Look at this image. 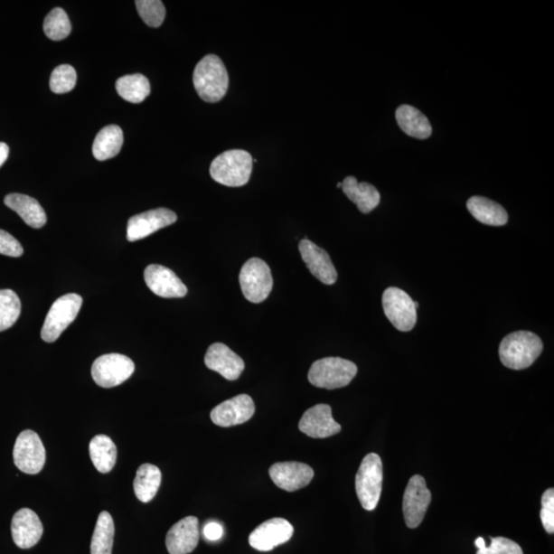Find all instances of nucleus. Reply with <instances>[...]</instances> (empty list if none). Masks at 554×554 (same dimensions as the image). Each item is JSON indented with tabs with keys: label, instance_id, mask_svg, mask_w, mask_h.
<instances>
[{
	"label": "nucleus",
	"instance_id": "20e7f679",
	"mask_svg": "<svg viewBox=\"0 0 554 554\" xmlns=\"http://www.w3.org/2000/svg\"><path fill=\"white\" fill-rule=\"evenodd\" d=\"M358 374V367L351 361L341 358H325L313 363L308 380L318 389H343Z\"/></svg>",
	"mask_w": 554,
	"mask_h": 554
},
{
	"label": "nucleus",
	"instance_id": "c85d7f7f",
	"mask_svg": "<svg viewBox=\"0 0 554 554\" xmlns=\"http://www.w3.org/2000/svg\"><path fill=\"white\" fill-rule=\"evenodd\" d=\"M116 87L121 98L134 104L142 103L151 92L148 79L139 73L126 75L118 79Z\"/></svg>",
	"mask_w": 554,
	"mask_h": 554
},
{
	"label": "nucleus",
	"instance_id": "bb28decb",
	"mask_svg": "<svg viewBox=\"0 0 554 554\" xmlns=\"http://www.w3.org/2000/svg\"><path fill=\"white\" fill-rule=\"evenodd\" d=\"M89 456L98 472L108 474L116 466L117 446L109 437L99 435L90 440Z\"/></svg>",
	"mask_w": 554,
	"mask_h": 554
},
{
	"label": "nucleus",
	"instance_id": "412c9836",
	"mask_svg": "<svg viewBox=\"0 0 554 554\" xmlns=\"http://www.w3.org/2000/svg\"><path fill=\"white\" fill-rule=\"evenodd\" d=\"M11 529L14 542L22 549L33 548L43 534L39 515L29 508H22L14 515Z\"/></svg>",
	"mask_w": 554,
	"mask_h": 554
},
{
	"label": "nucleus",
	"instance_id": "393cba45",
	"mask_svg": "<svg viewBox=\"0 0 554 554\" xmlns=\"http://www.w3.org/2000/svg\"><path fill=\"white\" fill-rule=\"evenodd\" d=\"M467 209L477 221L485 225L503 226L508 221L505 209L487 197L473 196L467 202Z\"/></svg>",
	"mask_w": 554,
	"mask_h": 554
},
{
	"label": "nucleus",
	"instance_id": "7c9ffc66",
	"mask_svg": "<svg viewBox=\"0 0 554 554\" xmlns=\"http://www.w3.org/2000/svg\"><path fill=\"white\" fill-rule=\"evenodd\" d=\"M43 32L50 40L59 42L65 40L71 33V23L66 12L56 7L44 19Z\"/></svg>",
	"mask_w": 554,
	"mask_h": 554
},
{
	"label": "nucleus",
	"instance_id": "c9c22d12",
	"mask_svg": "<svg viewBox=\"0 0 554 554\" xmlns=\"http://www.w3.org/2000/svg\"><path fill=\"white\" fill-rule=\"evenodd\" d=\"M540 518L546 532H554V490L549 489L542 496Z\"/></svg>",
	"mask_w": 554,
	"mask_h": 554
},
{
	"label": "nucleus",
	"instance_id": "5701e85b",
	"mask_svg": "<svg viewBox=\"0 0 554 554\" xmlns=\"http://www.w3.org/2000/svg\"><path fill=\"white\" fill-rule=\"evenodd\" d=\"M341 188L343 189L348 199L358 206L362 214H369L380 203V193L376 187L366 182L359 183L355 177L345 178Z\"/></svg>",
	"mask_w": 554,
	"mask_h": 554
},
{
	"label": "nucleus",
	"instance_id": "aec40b11",
	"mask_svg": "<svg viewBox=\"0 0 554 554\" xmlns=\"http://www.w3.org/2000/svg\"><path fill=\"white\" fill-rule=\"evenodd\" d=\"M200 541V522L195 516H187L170 529L165 538L170 554L192 553Z\"/></svg>",
	"mask_w": 554,
	"mask_h": 554
},
{
	"label": "nucleus",
	"instance_id": "f8f14e48",
	"mask_svg": "<svg viewBox=\"0 0 554 554\" xmlns=\"http://www.w3.org/2000/svg\"><path fill=\"white\" fill-rule=\"evenodd\" d=\"M177 219V215L173 211L164 208L142 212L128 220L127 239L131 242L146 239L174 224Z\"/></svg>",
	"mask_w": 554,
	"mask_h": 554
},
{
	"label": "nucleus",
	"instance_id": "dca6fc26",
	"mask_svg": "<svg viewBox=\"0 0 554 554\" xmlns=\"http://www.w3.org/2000/svg\"><path fill=\"white\" fill-rule=\"evenodd\" d=\"M144 278L150 291L163 298H182L187 295V286L173 270L162 265H149Z\"/></svg>",
	"mask_w": 554,
	"mask_h": 554
},
{
	"label": "nucleus",
	"instance_id": "473e14b6",
	"mask_svg": "<svg viewBox=\"0 0 554 554\" xmlns=\"http://www.w3.org/2000/svg\"><path fill=\"white\" fill-rule=\"evenodd\" d=\"M77 71L71 65H60L52 72L50 88L52 93L66 94L71 92L77 85Z\"/></svg>",
	"mask_w": 554,
	"mask_h": 554
},
{
	"label": "nucleus",
	"instance_id": "39448f33",
	"mask_svg": "<svg viewBox=\"0 0 554 554\" xmlns=\"http://www.w3.org/2000/svg\"><path fill=\"white\" fill-rule=\"evenodd\" d=\"M383 485V465L375 453L367 455L355 477V489L364 510L374 511L380 500Z\"/></svg>",
	"mask_w": 554,
	"mask_h": 554
},
{
	"label": "nucleus",
	"instance_id": "ea45409f",
	"mask_svg": "<svg viewBox=\"0 0 554 554\" xmlns=\"http://www.w3.org/2000/svg\"><path fill=\"white\" fill-rule=\"evenodd\" d=\"M337 187H338V188L343 187V183H338Z\"/></svg>",
	"mask_w": 554,
	"mask_h": 554
},
{
	"label": "nucleus",
	"instance_id": "6ab92c4d",
	"mask_svg": "<svg viewBox=\"0 0 554 554\" xmlns=\"http://www.w3.org/2000/svg\"><path fill=\"white\" fill-rule=\"evenodd\" d=\"M204 363L210 370L217 371L230 381L238 380L245 370V362L223 343H215L209 347L204 356Z\"/></svg>",
	"mask_w": 554,
	"mask_h": 554
},
{
	"label": "nucleus",
	"instance_id": "f704fd0d",
	"mask_svg": "<svg viewBox=\"0 0 554 554\" xmlns=\"http://www.w3.org/2000/svg\"><path fill=\"white\" fill-rule=\"evenodd\" d=\"M491 544L487 546L484 539L477 538L474 544L478 549L476 554H523L518 543L504 537L490 538Z\"/></svg>",
	"mask_w": 554,
	"mask_h": 554
},
{
	"label": "nucleus",
	"instance_id": "423d86ee",
	"mask_svg": "<svg viewBox=\"0 0 554 554\" xmlns=\"http://www.w3.org/2000/svg\"><path fill=\"white\" fill-rule=\"evenodd\" d=\"M82 298L78 294H67L52 305L42 330L45 343H55L80 314Z\"/></svg>",
	"mask_w": 554,
	"mask_h": 554
},
{
	"label": "nucleus",
	"instance_id": "a878e982",
	"mask_svg": "<svg viewBox=\"0 0 554 554\" xmlns=\"http://www.w3.org/2000/svg\"><path fill=\"white\" fill-rule=\"evenodd\" d=\"M124 144V133L118 126H108L98 133L93 144V155L98 161H108L119 154Z\"/></svg>",
	"mask_w": 554,
	"mask_h": 554
},
{
	"label": "nucleus",
	"instance_id": "4be33fe9",
	"mask_svg": "<svg viewBox=\"0 0 554 554\" xmlns=\"http://www.w3.org/2000/svg\"><path fill=\"white\" fill-rule=\"evenodd\" d=\"M6 207L17 212L28 226L40 230L47 223V215L41 203L33 197L20 193L5 196Z\"/></svg>",
	"mask_w": 554,
	"mask_h": 554
},
{
	"label": "nucleus",
	"instance_id": "9b49d317",
	"mask_svg": "<svg viewBox=\"0 0 554 554\" xmlns=\"http://www.w3.org/2000/svg\"><path fill=\"white\" fill-rule=\"evenodd\" d=\"M430 502L431 493L427 487V482L421 475H414L408 481L402 501V511L409 529L421 525Z\"/></svg>",
	"mask_w": 554,
	"mask_h": 554
},
{
	"label": "nucleus",
	"instance_id": "e433bc0d",
	"mask_svg": "<svg viewBox=\"0 0 554 554\" xmlns=\"http://www.w3.org/2000/svg\"><path fill=\"white\" fill-rule=\"evenodd\" d=\"M24 249L12 234L0 230V254L14 258L21 257Z\"/></svg>",
	"mask_w": 554,
	"mask_h": 554
},
{
	"label": "nucleus",
	"instance_id": "cd10ccee",
	"mask_svg": "<svg viewBox=\"0 0 554 554\" xmlns=\"http://www.w3.org/2000/svg\"><path fill=\"white\" fill-rule=\"evenodd\" d=\"M162 484V473L153 465H143L136 472L134 490L141 502L148 503L157 494Z\"/></svg>",
	"mask_w": 554,
	"mask_h": 554
},
{
	"label": "nucleus",
	"instance_id": "a211bd4d",
	"mask_svg": "<svg viewBox=\"0 0 554 554\" xmlns=\"http://www.w3.org/2000/svg\"><path fill=\"white\" fill-rule=\"evenodd\" d=\"M299 429L309 437L326 438L339 434L341 425L333 420L332 408L320 404L308 408L302 416Z\"/></svg>",
	"mask_w": 554,
	"mask_h": 554
},
{
	"label": "nucleus",
	"instance_id": "b1692460",
	"mask_svg": "<svg viewBox=\"0 0 554 554\" xmlns=\"http://www.w3.org/2000/svg\"><path fill=\"white\" fill-rule=\"evenodd\" d=\"M400 130L416 139H427L431 136L432 127L427 117L411 105H401L396 112Z\"/></svg>",
	"mask_w": 554,
	"mask_h": 554
},
{
	"label": "nucleus",
	"instance_id": "4468645a",
	"mask_svg": "<svg viewBox=\"0 0 554 554\" xmlns=\"http://www.w3.org/2000/svg\"><path fill=\"white\" fill-rule=\"evenodd\" d=\"M255 414V404L248 394H239L211 409V419L220 427H231L248 422Z\"/></svg>",
	"mask_w": 554,
	"mask_h": 554
},
{
	"label": "nucleus",
	"instance_id": "f3484780",
	"mask_svg": "<svg viewBox=\"0 0 554 554\" xmlns=\"http://www.w3.org/2000/svg\"><path fill=\"white\" fill-rule=\"evenodd\" d=\"M300 255L308 270L324 285H333L337 282L338 273L333 267L331 257L325 250L307 239L300 241Z\"/></svg>",
	"mask_w": 554,
	"mask_h": 554
},
{
	"label": "nucleus",
	"instance_id": "f03ea898",
	"mask_svg": "<svg viewBox=\"0 0 554 554\" xmlns=\"http://www.w3.org/2000/svg\"><path fill=\"white\" fill-rule=\"evenodd\" d=\"M542 351V340L536 333L519 331L510 333L502 340L499 355L506 368L523 370L532 366Z\"/></svg>",
	"mask_w": 554,
	"mask_h": 554
},
{
	"label": "nucleus",
	"instance_id": "0eeeda50",
	"mask_svg": "<svg viewBox=\"0 0 554 554\" xmlns=\"http://www.w3.org/2000/svg\"><path fill=\"white\" fill-rule=\"evenodd\" d=\"M239 284L248 301L258 305L267 300L273 287V278L268 263L259 258L248 260L240 270Z\"/></svg>",
	"mask_w": 554,
	"mask_h": 554
},
{
	"label": "nucleus",
	"instance_id": "2f4dec72",
	"mask_svg": "<svg viewBox=\"0 0 554 554\" xmlns=\"http://www.w3.org/2000/svg\"><path fill=\"white\" fill-rule=\"evenodd\" d=\"M21 301L12 290H0V332L12 328L21 315Z\"/></svg>",
	"mask_w": 554,
	"mask_h": 554
},
{
	"label": "nucleus",
	"instance_id": "9d476101",
	"mask_svg": "<svg viewBox=\"0 0 554 554\" xmlns=\"http://www.w3.org/2000/svg\"><path fill=\"white\" fill-rule=\"evenodd\" d=\"M14 462L22 473L37 474L42 472L45 465V449L36 432H21L14 446Z\"/></svg>",
	"mask_w": 554,
	"mask_h": 554
},
{
	"label": "nucleus",
	"instance_id": "2eb2a0df",
	"mask_svg": "<svg viewBox=\"0 0 554 554\" xmlns=\"http://www.w3.org/2000/svg\"><path fill=\"white\" fill-rule=\"evenodd\" d=\"M269 475L279 489L295 492L307 487L315 472L305 463L279 462L269 468Z\"/></svg>",
	"mask_w": 554,
	"mask_h": 554
},
{
	"label": "nucleus",
	"instance_id": "ddd939ff",
	"mask_svg": "<svg viewBox=\"0 0 554 554\" xmlns=\"http://www.w3.org/2000/svg\"><path fill=\"white\" fill-rule=\"evenodd\" d=\"M294 528L285 519L276 518L261 523L249 537V543L256 550L270 551L292 538Z\"/></svg>",
	"mask_w": 554,
	"mask_h": 554
},
{
	"label": "nucleus",
	"instance_id": "6e6552de",
	"mask_svg": "<svg viewBox=\"0 0 554 554\" xmlns=\"http://www.w3.org/2000/svg\"><path fill=\"white\" fill-rule=\"evenodd\" d=\"M135 371V363L127 356L119 353L105 354L98 358L92 367V376L97 385L111 389L123 384Z\"/></svg>",
	"mask_w": 554,
	"mask_h": 554
},
{
	"label": "nucleus",
	"instance_id": "72a5a7b5",
	"mask_svg": "<svg viewBox=\"0 0 554 554\" xmlns=\"http://www.w3.org/2000/svg\"><path fill=\"white\" fill-rule=\"evenodd\" d=\"M140 17L149 27L163 25L165 18V7L159 0H136L135 3Z\"/></svg>",
	"mask_w": 554,
	"mask_h": 554
},
{
	"label": "nucleus",
	"instance_id": "c756f323",
	"mask_svg": "<svg viewBox=\"0 0 554 554\" xmlns=\"http://www.w3.org/2000/svg\"><path fill=\"white\" fill-rule=\"evenodd\" d=\"M115 533V521L112 516L108 512H101L96 523L92 543H90V553L112 554Z\"/></svg>",
	"mask_w": 554,
	"mask_h": 554
},
{
	"label": "nucleus",
	"instance_id": "7ed1b4c3",
	"mask_svg": "<svg viewBox=\"0 0 554 554\" xmlns=\"http://www.w3.org/2000/svg\"><path fill=\"white\" fill-rule=\"evenodd\" d=\"M253 172V157L248 151H225L212 161L210 174L217 183L229 187L245 186Z\"/></svg>",
	"mask_w": 554,
	"mask_h": 554
},
{
	"label": "nucleus",
	"instance_id": "1a4fd4ad",
	"mask_svg": "<svg viewBox=\"0 0 554 554\" xmlns=\"http://www.w3.org/2000/svg\"><path fill=\"white\" fill-rule=\"evenodd\" d=\"M384 314L394 328L401 332L414 329L417 323V308L414 301L399 287L386 288L382 297Z\"/></svg>",
	"mask_w": 554,
	"mask_h": 554
},
{
	"label": "nucleus",
	"instance_id": "58836bf2",
	"mask_svg": "<svg viewBox=\"0 0 554 554\" xmlns=\"http://www.w3.org/2000/svg\"><path fill=\"white\" fill-rule=\"evenodd\" d=\"M10 155V148L5 143L0 142V168L6 162Z\"/></svg>",
	"mask_w": 554,
	"mask_h": 554
},
{
	"label": "nucleus",
	"instance_id": "f257e3e1",
	"mask_svg": "<svg viewBox=\"0 0 554 554\" xmlns=\"http://www.w3.org/2000/svg\"><path fill=\"white\" fill-rule=\"evenodd\" d=\"M193 85L203 101H221L230 86V75L223 61L211 54L202 58L195 67Z\"/></svg>",
	"mask_w": 554,
	"mask_h": 554
},
{
	"label": "nucleus",
	"instance_id": "4c0bfd02",
	"mask_svg": "<svg viewBox=\"0 0 554 554\" xmlns=\"http://www.w3.org/2000/svg\"><path fill=\"white\" fill-rule=\"evenodd\" d=\"M203 536L209 541H218L223 536V528L220 523L211 521L203 528Z\"/></svg>",
	"mask_w": 554,
	"mask_h": 554
}]
</instances>
